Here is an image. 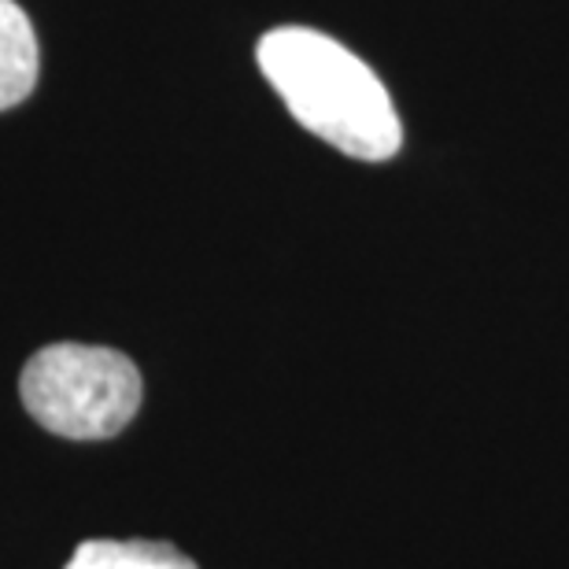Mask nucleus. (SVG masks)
Listing matches in <instances>:
<instances>
[{
  "label": "nucleus",
  "mask_w": 569,
  "mask_h": 569,
  "mask_svg": "<svg viewBox=\"0 0 569 569\" xmlns=\"http://www.w3.org/2000/svg\"><path fill=\"white\" fill-rule=\"evenodd\" d=\"M256 60L292 119L337 152L367 163L400 152L403 127L389 89L329 33L278 27L259 41Z\"/></svg>",
  "instance_id": "nucleus-1"
},
{
  "label": "nucleus",
  "mask_w": 569,
  "mask_h": 569,
  "mask_svg": "<svg viewBox=\"0 0 569 569\" xmlns=\"http://www.w3.org/2000/svg\"><path fill=\"white\" fill-rule=\"evenodd\" d=\"M19 400L56 437L111 440L138 418L144 381L133 359L116 348L49 345L22 367Z\"/></svg>",
  "instance_id": "nucleus-2"
},
{
  "label": "nucleus",
  "mask_w": 569,
  "mask_h": 569,
  "mask_svg": "<svg viewBox=\"0 0 569 569\" xmlns=\"http://www.w3.org/2000/svg\"><path fill=\"white\" fill-rule=\"evenodd\" d=\"M38 86V38L16 0H0V111L22 104Z\"/></svg>",
  "instance_id": "nucleus-3"
},
{
  "label": "nucleus",
  "mask_w": 569,
  "mask_h": 569,
  "mask_svg": "<svg viewBox=\"0 0 569 569\" xmlns=\"http://www.w3.org/2000/svg\"><path fill=\"white\" fill-rule=\"evenodd\" d=\"M63 569H200L167 540H86Z\"/></svg>",
  "instance_id": "nucleus-4"
}]
</instances>
